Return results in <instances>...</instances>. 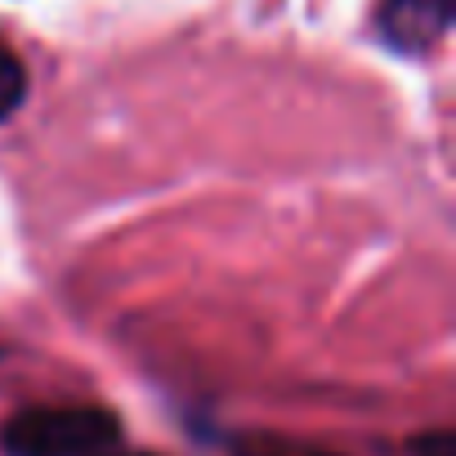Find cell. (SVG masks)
<instances>
[{
    "mask_svg": "<svg viewBox=\"0 0 456 456\" xmlns=\"http://www.w3.org/2000/svg\"><path fill=\"white\" fill-rule=\"evenodd\" d=\"M112 447H121V425L108 407L90 403L28 407L5 425L10 456H99Z\"/></svg>",
    "mask_w": 456,
    "mask_h": 456,
    "instance_id": "cell-1",
    "label": "cell"
},
{
    "mask_svg": "<svg viewBox=\"0 0 456 456\" xmlns=\"http://www.w3.org/2000/svg\"><path fill=\"white\" fill-rule=\"evenodd\" d=\"M452 0H385L380 5V37L403 54H425L447 37Z\"/></svg>",
    "mask_w": 456,
    "mask_h": 456,
    "instance_id": "cell-2",
    "label": "cell"
},
{
    "mask_svg": "<svg viewBox=\"0 0 456 456\" xmlns=\"http://www.w3.org/2000/svg\"><path fill=\"white\" fill-rule=\"evenodd\" d=\"M23 94H28V72H23V63H19L14 50L0 45V121L19 112Z\"/></svg>",
    "mask_w": 456,
    "mask_h": 456,
    "instance_id": "cell-3",
    "label": "cell"
},
{
    "mask_svg": "<svg viewBox=\"0 0 456 456\" xmlns=\"http://www.w3.org/2000/svg\"><path fill=\"white\" fill-rule=\"evenodd\" d=\"M265 456H331V452H309V447H273Z\"/></svg>",
    "mask_w": 456,
    "mask_h": 456,
    "instance_id": "cell-4",
    "label": "cell"
},
{
    "mask_svg": "<svg viewBox=\"0 0 456 456\" xmlns=\"http://www.w3.org/2000/svg\"><path fill=\"white\" fill-rule=\"evenodd\" d=\"M99 456H157V452H121V447H112V452H99Z\"/></svg>",
    "mask_w": 456,
    "mask_h": 456,
    "instance_id": "cell-5",
    "label": "cell"
}]
</instances>
